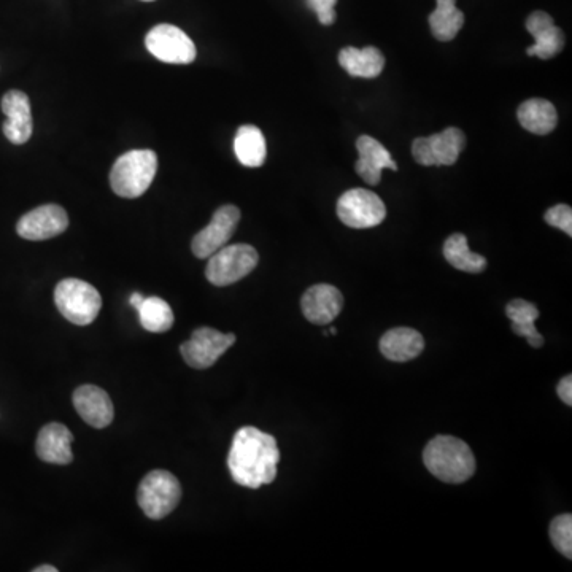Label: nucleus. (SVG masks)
<instances>
[{"instance_id":"7c9ffc66","label":"nucleus","mask_w":572,"mask_h":572,"mask_svg":"<svg viewBox=\"0 0 572 572\" xmlns=\"http://www.w3.org/2000/svg\"><path fill=\"white\" fill-rule=\"evenodd\" d=\"M143 301V296L140 293H132L131 294V299H129V302H131V306L132 307H139L140 304H142Z\"/></svg>"},{"instance_id":"2eb2a0df","label":"nucleus","mask_w":572,"mask_h":572,"mask_svg":"<svg viewBox=\"0 0 572 572\" xmlns=\"http://www.w3.org/2000/svg\"><path fill=\"white\" fill-rule=\"evenodd\" d=\"M526 31L534 37L533 47L526 50L528 56L552 59L565 48V34L553 24L552 16L545 12H534L526 20Z\"/></svg>"},{"instance_id":"b1692460","label":"nucleus","mask_w":572,"mask_h":572,"mask_svg":"<svg viewBox=\"0 0 572 572\" xmlns=\"http://www.w3.org/2000/svg\"><path fill=\"white\" fill-rule=\"evenodd\" d=\"M507 317L511 318L512 331L518 336L525 337L534 348L544 345V337L536 329V320L539 318L538 307L525 301V299H512L506 307Z\"/></svg>"},{"instance_id":"7ed1b4c3","label":"nucleus","mask_w":572,"mask_h":572,"mask_svg":"<svg viewBox=\"0 0 572 572\" xmlns=\"http://www.w3.org/2000/svg\"><path fill=\"white\" fill-rule=\"evenodd\" d=\"M158 172V156L153 150H131L116 159L110 172L113 193L136 199L147 193Z\"/></svg>"},{"instance_id":"412c9836","label":"nucleus","mask_w":572,"mask_h":572,"mask_svg":"<svg viewBox=\"0 0 572 572\" xmlns=\"http://www.w3.org/2000/svg\"><path fill=\"white\" fill-rule=\"evenodd\" d=\"M518 121L522 128L538 136H547L557 128V109L545 99H530L518 107Z\"/></svg>"},{"instance_id":"bb28decb","label":"nucleus","mask_w":572,"mask_h":572,"mask_svg":"<svg viewBox=\"0 0 572 572\" xmlns=\"http://www.w3.org/2000/svg\"><path fill=\"white\" fill-rule=\"evenodd\" d=\"M550 539L555 549L565 555L568 560L572 558V517L571 514H563L553 518L550 523Z\"/></svg>"},{"instance_id":"20e7f679","label":"nucleus","mask_w":572,"mask_h":572,"mask_svg":"<svg viewBox=\"0 0 572 572\" xmlns=\"http://www.w3.org/2000/svg\"><path fill=\"white\" fill-rule=\"evenodd\" d=\"M55 304L62 317L77 326H88L102 309L99 291L80 279L61 280L55 290Z\"/></svg>"},{"instance_id":"c756f323","label":"nucleus","mask_w":572,"mask_h":572,"mask_svg":"<svg viewBox=\"0 0 572 572\" xmlns=\"http://www.w3.org/2000/svg\"><path fill=\"white\" fill-rule=\"evenodd\" d=\"M558 396H560L561 401L565 402L566 406H572V377L571 375H566L558 383L557 387Z\"/></svg>"},{"instance_id":"cd10ccee","label":"nucleus","mask_w":572,"mask_h":572,"mask_svg":"<svg viewBox=\"0 0 572 572\" xmlns=\"http://www.w3.org/2000/svg\"><path fill=\"white\" fill-rule=\"evenodd\" d=\"M544 220L547 225L561 229L569 237L572 236V209L569 205H555V207L545 212Z\"/></svg>"},{"instance_id":"1a4fd4ad","label":"nucleus","mask_w":572,"mask_h":572,"mask_svg":"<svg viewBox=\"0 0 572 572\" xmlns=\"http://www.w3.org/2000/svg\"><path fill=\"white\" fill-rule=\"evenodd\" d=\"M145 45L151 55L167 64H191L198 56L193 40L177 26L158 24L148 32Z\"/></svg>"},{"instance_id":"9b49d317","label":"nucleus","mask_w":572,"mask_h":572,"mask_svg":"<svg viewBox=\"0 0 572 572\" xmlns=\"http://www.w3.org/2000/svg\"><path fill=\"white\" fill-rule=\"evenodd\" d=\"M240 210L236 205H223L213 213L212 221L193 237L191 252L199 259H207L228 244L239 225Z\"/></svg>"},{"instance_id":"2f4dec72","label":"nucleus","mask_w":572,"mask_h":572,"mask_svg":"<svg viewBox=\"0 0 572 572\" xmlns=\"http://www.w3.org/2000/svg\"><path fill=\"white\" fill-rule=\"evenodd\" d=\"M32 572H58V568H56V566L43 565L39 566V568L32 569Z\"/></svg>"},{"instance_id":"f03ea898","label":"nucleus","mask_w":572,"mask_h":572,"mask_svg":"<svg viewBox=\"0 0 572 572\" xmlns=\"http://www.w3.org/2000/svg\"><path fill=\"white\" fill-rule=\"evenodd\" d=\"M426 468L447 484H463L476 472V458L466 442L458 437L437 436L423 452Z\"/></svg>"},{"instance_id":"9d476101","label":"nucleus","mask_w":572,"mask_h":572,"mask_svg":"<svg viewBox=\"0 0 572 572\" xmlns=\"http://www.w3.org/2000/svg\"><path fill=\"white\" fill-rule=\"evenodd\" d=\"M236 344L234 334H223L213 328H199L180 347L183 360L194 369L212 368L221 356Z\"/></svg>"},{"instance_id":"473e14b6","label":"nucleus","mask_w":572,"mask_h":572,"mask_svg":"<svg viewBox=\"0 0 572 572\" xmlns=\"http://www.w3.org/2000/svg\"><path fill=\"white\" fill-rule=\"evenodd\" d=\"M336 333H337L336 328H329V334H336Z\"/></svg>"},{"instance_id":"39448f33","label":"nucleus","mask_w":572,"mask_h":572,"mask_svg":"<svg viewBox=\"0 0 572 572\" xmlns=\"http://www.w3.org/2000/svg\"><path fill=\"white\" fill-rule=\"evenodd\" d=\"M182 499V485L169 471L156 469L143 477L137 491V501L143 514L151 520H161L174 512Z\"/></svg>"},{"instance_id":"393cba45","label":"nucleus","mask_w":572,"mask_h":572,"mask_svg":"<svg viewBox=\"0 0 572 572\" xmlns=\"http://www.w3.org/2000/svg\"><path fill=\"white\" fill-rule=\"evenodd\" d=\"M444 256L458 271L480 274L487 269V259L469 250L468 239L464 234H452L445 240Z\"/></svg>"},{"instance_id":"4be33fe9","label":"nucleus","mask_w":572,"mask_h":572,"mask_svg":"<svg viewBox=\"0 0 572 572\" xmlns=\"http://www.w3.org/2000/svg\"><path fill=\"white\" fill-rule=\"evenodd\" d=\"M234 153L239 163L245 167H261L266 161V139L261 129L253 124H245L237 129L234 137Z\"/></svg>"},{"instance_id":"4468645a","label":"nucleus","mask_w":572,"mask_h":572,"mask_svg":"<svg viewBox=\"0 0 572 572\" xmlns=\"http://www.w3.org/2000/svg\"><path fill=\"white\" fill-rule=\"evenodd\" d=\"M2 112L7 115L4 124V134L15 145H23L32 137L34 123H32L31 101L23 91H8L2 97Z\"/></svg>"},{"instance_id":"0eeeda50","label":"nucleus","mask_w":572,"mask_h":572,"mask_svg":"<svg viewBox=\"0 0 572 572\" xmlns=\"http://www.w3.org/2000/svg\"><path fill=\"white\" fill-rule=\"evenodd\" d=\"M337 217L348 228H374L387 217V207L372 191L355 188L342 194L337 201Z\"/></svg>"},{"instance_id":"5701e85b","label":"nucleus","mask_w":572,"mask_h":572,"mask_svg":"<svg viewBox=\"0 0 572 572\" xmlns=\"http://www.w3.org/2000/svg\"><path fill=\"white\" fill-rule=\"evenodd\" d=\"M436 10L429 15V28L439 42H452L464 24V13L457 0H436Z\"/></svg>"},{"instance_id":"dca6fc26","label":"nucleus","mask_w":572,"mask_h":572,"mask_svg":"<svg viewBox=\"0 0 572 572\" xmlns=\"http://www.w3.org/2000/svg\"><path fill=\"white\" fill-rule=\"evenodd\" d=\"M74 406L80 417L93 428H107L113 422L115 409L109 393L96 385H83L74 391Z\"/></svg>"},{"instance_id":"f257e3e1","label":"nucleus","mask_w":572,"mask_h":572,"mask_svg":"<svg viewBox=\"0 0 572 572\" xmlns=\"http://www.w3.org/2000/svg\"><path fill=\"white\" fill-rule=\"evenodd\" d=\"M280 450L271 434L255 426H244L232 439L228 468L236 484L256 488L269 485L277 477Z\"/></svg>"},{"instance_id":"423d86ee","label":"nucleus","mask_w":572,"mask_h":572,"mask_svg":"<svg viewBox=\"0 0 572 572\" xmlns=\"http://www.w3.org/2000/svg\"><path fill=\"white\" fill-rule=\"evenodd\" d=\"M258 261V252L252 245H225L210 256L205 267V277L215 286L232 285L252 274Z\"/></svg>"},{"instance_id":"f8f14e48","label":"nucleus","mask_w":572,"mask_h":572,"mask_svg":"<svg viewBox=\"0 0 572 572\" xmlns=\"http://www.w3.org/2000/svg\"><path fill=\"white\" fill-rule=\"evenodd\" d=\"M67 228L69 217L66 210L58 204H47L23 215L16 225V232L26 240H48L61 236Z\"/></svg>"},{"instance_id":"a211bd4d","label":"nucleus","mask_w":572,"mask_h":572,"mask_svg":"<svg viewBox=\"0 0 572 572\" xmlns=\"http://www.w3.org/2000/svg\"><path fill=\"white\" fill-rule=\"evenodd\" d=\"M74 441V434L67 426L61 423H48L40 429L37 436V457L45 463L69 464L74 460V453L70 449Z\"/></svg>"},{"instance_id":"6e6552de","label":"nucleus","mask_w":572,"mask_h":572,"mask_svg":"<svg viewBox=\"0 0 572 572\" xmlns=\"http://www.w3.org/2000/svg\"><path fill=\"white\" fill-rule=\"evenodd\" d=\"M466 148V136L458 128H447L439 134L418 137L412 143V155L422 166H452Z\"/></svg>"},{"instance_id":"aec40b11","label":"nucleus","mask_w":572,"mask_h":572,"mask_svg":"<svg viewBox=\"0 0 572 572\" xmlns=\"http://www.w3.org/2000/svg\"><path fill=\"white\" fill-rule=\"evenodd\" d=\"M339 64L355 78H377L385 67V56L375 47H347L339 53Z\"/></svg>"},{"instance_id":"a878e982","label":"nucleus","mask_w":572,"mask_h":572,"mask_svg":"<svg viewBox=\"0 0 572 572\" xmlns=\"http://www.w3.org/2000/svg\"><path fill=\"white\" fill-rule=\"evenodd\" d=\"M140 325L150 333H166L174 325V312L164 299L143 298L142 304L137 307Z\"/></svg>"},{"instance_id":"f3484780","label":"nucleus","mask_w":572,"mask_h":572,"mask_svg":"<svg viewBox=\"0 0 572 572\" xmlns=\"http://www.w3.org/2000/svg\"><path fill=\"white\" fill-rule=\"evenodd\" d=\"M356 150L360 155L355 164L356 172L369 185H379L383 169L398 171V164L391 158L390 151L374 137L361 136L356 140Z\"/></svg>"},{"instance_id":"ddd939ff","label":"nucleus","mask_w":572,"mask_h":572,"mask_svg":"<svg viewBox=\"0 0 572 572\" xmlns=\"http://www.w3.org/2000/svg\"><path fill=\"white\" fill-rule=\"evenodd\" d=\"M302 314L314 325L333 323L344 307V296L328 283L310 286L301 299Z\"/></svg>"},{"instance_id":"c85d7f7f","label":"nucleus","mask_w":572,"mask_h":572,"mask_svg":"<svg viewBox=\"0 0 572 572\" xmlns=\"http://www.w3.org/2000/svg\"><path fill=\"white\" fill-rule=\"evenodd\" d=\"M337 0H307V7L317 13L318 21L323 26H331L336 21Z\"/></svg>"},{"instance_id":"6ab92c4d","label":"nucleus","mask_w":572,"mask_h":572,"mask_svg":"<svg viewBox=\"0 0 572 572\" xmlns=\"http://www.w3.org/2000/svg\"><path fill=\"white\" fill-rule=\"evenodd\" d=\"M425 348L422 334L412 328L390 329L380 339V352L385 358L395 363H406L414 360Z\"/></svg>"},{"instance_id":"72a5a7b5","label":"nucleus","mask_w":572,"mask_h":572,"mask_svg":"<svg viewBox=\"0 0 572 572\" xmlns=\"http://www.w3.org/2000/svg\"><path fill=\"white\" fill-rule=\"evenodd\" d=\"M143 2H155V0H143Z\"/></svg>"}]
</instances>
